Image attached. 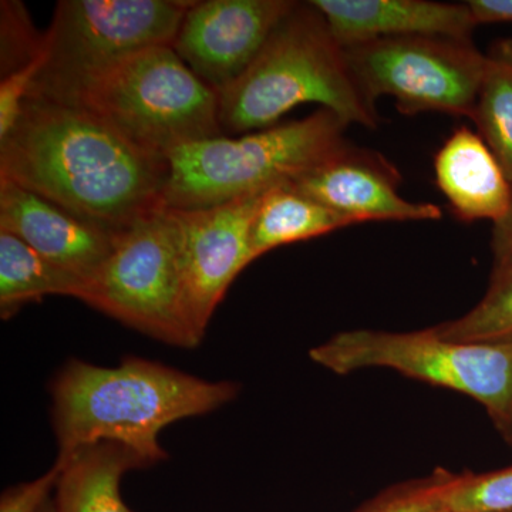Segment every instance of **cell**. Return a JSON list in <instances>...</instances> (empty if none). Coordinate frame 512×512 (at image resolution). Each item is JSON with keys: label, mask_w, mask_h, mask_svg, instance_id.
<instances>
[{"label": "cell", "mask_w": 512, "mask_h": 512, "mask_svg": "<svg viewBox=\"0 0 512 512\" xmlns=\"http://www.w3.org/2000/svg\"><path fill=\"white\" fill-rule=\"evenodd\" d=\"M0 178L120 234L165 207L168 160L86 107L29 94L0 143Z\"/></svg>", "instance_id": "cell-1"}, {"label": "cell", "mask_w": 512, "mask_h": 512, "mask_svg": "<svg viewBox=\"0 0 512 512\" xmlns=\"http://www.w3.org/2000/svg\"><path fill=\"white\" fill-rule=\"evenodd\" d=\"M238 393L237 383L210 382L141 357L114 367L69 360L50 386L57 458L109 441L154 466L167 458L160 444L165 427L215 412Z\"/></svg>", "instance_id": "cell-2"}, {"label": "cell", "mask_w": 512, "mask_h": 512, "mask_svg": "<svg viewBox=\"0 0 512 512\" xmlns=\"http://www.w3.org/2000/svg\"><path fill=\"white\" fill-rule=\"evenodd\" d=\"M222 131L247 134L279 124L305 103L348 124L376 128V106L350 72L345 49L311 2H296L247 72L220 94Z\"/></svg>", "instance_id": "cell-3"}, {"label": "cell", "mask_w": 512, "mask_h": 512, "mask_svg": "<svg viewBox=\"0 0 512 512\" xmlns=\"http://www.w3.org/2000/svg\"><path fill=\"white\" fill-rule=\"evenodd\" d=\"M350 124L319 109L241 137H214L168 154L165 208L195 210L291 184L348 146Z\"/></svg>", "instance_id": "cell-4"}, {"label": "cell", "mask_w": 512, "mask_h": 512, "mask_svg": "<svg viewBox=\"0 0 512 512\" xmlns=\"http://www.w3.org/2000/svg\"><path fill=\"white\" fill-rule=\"evenodd\" d=\"M136 146L168 157L177 148L225 136L220 97L175 53L148 47L111 67L79 103Z\"/></svg>", "instance_id": "cell-5"}, {"label": "cell", "mask_w": 512, "mask_h": 512, "mask_svg": "<svg viewBox=\"0 0 512 512\" xmlns=\"http://www.w3.org/2000/svg\"><path fill=\"white\" fill-rule=\"evenodd\" d=\"M309 355L338 375L383 367L466 394L484 407L504 439L512 441V340L458 342L433 328L407 333L359 329L338 333Z\"/></svg>", "instance_id": "cell-6"}, {"label": "cell", "mask_w": 512, "mask_h": 512, "mask_svg": "<svg viewBox=\"0 0 512 512\" xmlns=\"http://www.w3.org/2000/svg\"><path fill=\"white\" fill-rule=\"evenodd\" d=\"M192 2L60 0L30 96L76 106L86 87L121 60L148 47L173 46Z\"/></svg>", "instance_id": "cell-7"}, {"label": "cell", "mask_w": 512, "mask_h": 512, "mask_svg": "<svg viewBox=\"0 0 512 512\" xmlns=\"http://www.w3.org/2000/svg\"><path fill=\"white\" fill-rule=\"evenodd\" d=\"M79 301L167 345H200L185 318L180 245L168 208L117 235L106 261L84 284Z\"/></svg>", "instance_id": "cell-8"}, {"label": "cell", "mask_w": 512, "mask_h": 512, "mask_svg": "<svg viewBox=\"0 0 512 512\" xmlns=\"http://www.w3.org/2000/svg\"><path fill=\"white\" fill-rule=\"evenodd\" d=\"M357 86L376 106L392 97L404 114L473 117L487 56L473 42L446 37H387L345 47Z\"/></svg>", "instance_id": "cell-9"}, {"label": "cell", "mask_w": 512, "mask_h": 512, "mask_svg": "<svg viewBox=\"0 0 512 512\" xmlns=\"http://www.w3.org/2000/svg\"><path fill=\"white\" fill-rule=\"evenodd\" d=\"M264 194L195 210L168 208L180 245L185 318L200 343L229 286L252 264L249 234Z\"/></svg>", "instance_id": "cell-10"}, {"label": "cell", "mask_w": 512, "mask_h": 512, "mask_svg": "<svg viewBox=\"0 0 512 512\" xmlns=\"http://www.w3.org/2000/svg\"><path fill=\"white\" fill-rule=\"evenodd\" d=\"M293 0H194L173 49L220 94L247 72Z\"/></svg>", "instance_id": "cell-11"}, {"label": "cell", "mask_w": 512, "mask_h": 512, "mask_svg": "<svg viewBox=\"0 0 512 512\" xmlns=\"http://www.w3.org/2000/svg\"><path fill=\"white\" fill-rule=\"evenodd\" d=\"M400 183L402 175L382 154L348 144L289 185L353 224L441 220L437 205L402 197Z\"/></svg>", "instance_id": "cell-12"}, {"label": "cell", "mask_w": 512, "mask_h": 512, "mask_svg": "<svg viewBox=\"0 0 512 512\" xmlns=\"http://www.w3.org/2000/svg\"><path fill=\"white\" fill-rule=\"evenodd\" d=\"M0 231L22 239L83 286L106 261L119 235L80 220L35 192L2 178Z\"/></svg>", "instance_id": "cell-13"}, {"label": "cell", "mask_w": 512, "mask_h": 512, "mask_svg": "<svg viewBox=\"0 0 512 512\" xmlns=\"http://www.w3.org/2000/svg\"><path fill=\"white\" fill-rule=\"evenodd\" d=\"M336 42L345 47L387 37H446L473 42L476 19L467 2L311 0Z\"/></svg>", "instance_id": "cell-14"}, {"label": "cell", "mask_w": 512, "mask_h": 512, "mask_svg": "<svg viewBox=\"0 0 512 512\" xmlns=\"http://www.w3.org/2000/svg\"><path fill=\"white\" fill-rule=\"evenodd\" d=\"M434 174L458 220L495 224L510 210V180L483 137L466 126L457 128L437 151Z\"/></svg>", "instance_id": "cell-15"}, {"label": "cell", "mask_w": 512, "mask_h": 512, "mask_svg": "<svg viewBox=\"0 0 512 512\" xmlns=\"http://www.w3.org/2000/svg\"><path fill=\"white\" fill-rule=\"evenodd\" d=\"M56 463V512H133L121 497V478L150 467L130 448L109 441L80 448L72 456L56 458Z\"/></svg>", "instance_id": "cell-16"}, {"label": "cell", "mask_w": 512, "mask_h": 512, "mask_svg": "<svg viewBox=\"0 0 512 512\" xmlns=\"http://www.w3.org/2000/svg\"><path fill=\"white\" fill-rule=\"evenodd\" d=\"M355 225L348 218L306 197L291 185L266 191L252 221L249 249L252 262L272 249L330 234Z\"/></svg>", "instance_id": "cell-17"}, {"label": "cell", "mask_w": 512, "mask_h": 512, "mask_svg": "<svg viewBox=\"0 0 512 512\" xmlns=\"http://www.w3.org/2000/svg\"><path fill=\"white\" fill-rule=\"evenodd\" d=\"M83 284L43 258L22 239L0 231V316L10 319L46 296L79 299Z\"/></svg>", "instance_id": "cell-18"}, {"label": "cell", "mask_w": 512, "mask_h": 512, "mask_svg": "<svg viewBox=\"0 0 512 512\" xmlns=\"http://www.w3.org/2000/svg\"><path fill=\"white\" fill-rule=\"evenodd\" d=\"M473 119L512 184V39L493 43Z\"/></svg>", "instance_id": "cell-19"}, {"label": "cell", "mask_w": 512, "mask_h": 512, "mask_svg": "<svg viewBox=\"0 0 512 512\" xmlns=\"http://www.w3.org/2000/svg\"><path fill=\"white\" fill-rule=\"evenodd\" d=\"M433 329L458 342L512 340V265L493 272L484 298L470 312Z\"/></svg>", "instance_id": "cell-20"}, {"label": "cell", "mask_w": 512, "mask_h": 512, "mask_svg": "<svg viewBox=\"0 0 512 512\" xmlns=\"http://www.w3.org/2000/svg\"><path fill=\"white\" fill-rule=\"evenodd\" d=\"M460 473L436 468L430 476L393 485L356 512H443Z\"/></svg>", "instance_id": "cell-21"}, {"label": "cell", "mask_w": 512, "mask_h": 512, "mask_svg": "<svg viewBox=\"0 0 512 512\" xmlns=\"http://www.w3.org/2000/svg\"><path fill=\"white\" fill-rule=\"evenodd\" d=\"M444 511L512 512V466L488 473H460Z\"/></svg>", "instance_id": "cell-22"}, {"label": "cell", "mask_w": 512, "mask_h": 512, "mask_svg": "<svg viewBox=\"0 0 512 512\" xmlns=\"http://www.w3.org/2000/svg\"><path fill=\"white\" fill-rule=\"evenodd\" d=\"M45 33L40 35L32 25L22 2L3 0L0 3V73L22 69L42 53Z\"/></svg>", "instance_id": "cell-23"}, {"label": "cell", "mask_w": 512, "mask_h": 512, "mask_svg": "<svg viewBox=\"0 0 512 512\" xmlns=\"http://www.w3.org/2000/svg\"><path fill=\"white\" fill-rule=\"evenodd\" d=\"M45 64V47L33 62L2 77L0 82V143L12 133L37 74Z\"/></svg>", "instance_id": "cell-24"}, {"label": "cell", "mask_w": 512, "mask_h": 512, "mask_svg": "<svg viewBox=\"0 0 512 512\" xmlns=\"http://www.w3.org/2000/svg\"><path fill=\"white\" fill-rule=\"evenodd\" d=\"M60 466L56 463L43 476L29 483L10 487L0 498V512H39L56 490Z\"/></svg>", "instance_id": "cell-25"}, {"label": "cell", "mask_w": 512, "mask_h": 512, "mask_svg": "<svg viewBox=\"0 0 512 512\" xmlns=\"http://www.w3.org/2000/svg\"><path fill=\"white\" fill-rule=\"evenodd\" d=\"M491 249L494 256V271L508 268L512 265V201L510 210L503 220L495 222L493 237H491Z\"/></svg>", "instance_id": "cell-26"}, {"label": "cell", "mask_w": 512, "mask_h": 512, "mask_svg": "<svg viewBox=\"0 0 512 512\" xmlns=\"http://www.w3.org/2000/svg\"><path fill=\"white\" fill-rule=\"evenodd\" d=\"M467 5L478 26L512 22V0H470Z\"/></svg>", "instance_id": "cell-27"}, {"label": "cell", "mask_w": 512, "mask_h": 512, "mask_svg": "<svg viewBox=\"0 0 512 512\" xmlns=\"http://www.w3.org/2000/svg\"><path fill=\"white\" fill-rule=\"evenodd\" d=\"M39 512H56L55 501H53V498H50V500L47 501L45 505H43L42 510Z\"/></svg>", "instance_id": "cell-28"}, {"label": "cell", "mask_w": 512, "mask_h": 512, "mask_svg": "<svg viewBox=\"0 0 512 512\" xmlns=\"http://www.w3.org/2000/svg\"><path fill=\"white\" fill-rule=\"evenodd\" d=\"M510 444H511V446H512V441H511V443H510Z\"/></svg>", "instance_id": "cell-29"}, {"label": "cell", "mask_w": 512, "mask_h": 512, "mask_svg": "<svg viewBox=\"0 0 512 512\" xmlns=\"http://www.w3.org/2000/svg\"><path fill=\"white\" fill-rule=\"evenodd\" d=\"M443 512H446V511H443Z\"/></svg>", "instance_id": "cell-30"}]
</instances>
